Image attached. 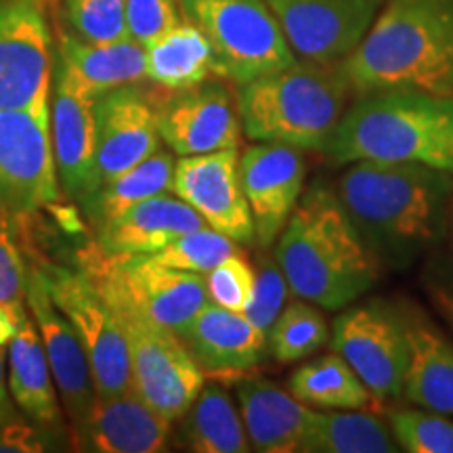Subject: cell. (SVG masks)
Here are the masks:
<instances>
[{
    "instance_id": "6da1fadb",
    "label": "cell",
    "mask_w": 453,
    "mask_h": 453,
    "mask_svg": "<svg viewBox=\"0 0 453 453\" xmlns=\"http://www.w3.org/2000/svg\"><path fill=\"white\" fill-rule=\"evenodd\" d=\"M336 196L380 263L405 269L447 235L453 174L410 162H353Z\"/></svg>"
},
{
    "instance_id": "7a4b0ae2",
    "label": "cell",
    "mask_w": 453,
    "mask_h": 453,
    "mask_svg": "<svg viewBox=\"0 0 453 453\" xmlns=\"http://www.w3.org/2000/svg\"><path fill=\"white\" fill-rule=\"evenodd\" d=\"M275 260L294 296L319 309L350 307L380 281L382 263L327 187L300 197L280 234Z\"/></svg>"
},
{
    "instance_id": "3957f363",
    "label": "cell",
    "mask_w": 453,
    "mask_h": 453,
    "mask_svg": "<svg viewBox=\"0 0 453 453\" xmlns=\"http://www.w3.org/2000/svg\"><path fill=\"white\" fill-rule=\"evenodd\" d=\"M342 65L357 95H453V0H387Z\"/></svg>"
},
{
    "instance_id": "277c9868",
    "label": "cell",
    "mask_w": 453,
    "mask_h": 453,
    "mask_svg": "<svg viewBox=\"0 0 453 453\" xmlns=\"http://www.w3.org/2000/svg\"><path fill=\"white\" fill-rule=\"evenodd\" d=\"M336 164L410 162L453 174V95L380 90L347 107L326 147Z\"/></svg>"
},
{
    "instance_id": "5b68a950",
    "label": "cell",
    "mask_w": 453,
    "mask_h": 453,
    "mask_svg": "<svg viewBox=\"0 0 453 453\" xmlns=\"http://www.w3.org/2000/svg\"><path fill=\"white\" fill-rule=\"evenodd\" d=\"M353 93L342 64L296 59L292 65L242 84V128L257 143L324 150L336 133Z\"/></svg>"
},
{
    "instance_id": "8992f818",
    "label": "cell",
    "mask_w": 453,
    "mask_h": 453,
    "mask_svg": "<svg viewBox=\"0 0 453 453\" xmlns=\"http://www.w3.org/2000/svg\"><path fill=\"white\" fill-rule=\"evenodd\" d=\"M81 271L116 313L179 334L211 303L206 275L187 273L147 254H110L95 243Z\"/></svg>"
},
{
    "instance_id": "52a82bcc",
    "label": "cell",
    "mask_w": 453,
    "mask_h": 453,
    "mask_svg": "<svg viewBox=\"0 0 453 453\" xmlns=\"http://www.w3.org/2000/svg\"><path fill=\"white\" fill-rule=\"evenodd\" d=\"M185 21L200 27L214 73L237 87L292 65L296 55L267 0H179Z\"/></svg>"
},
{
    "instance_id": "ba28073f",
    "label": "cell",
    "mask_w": 453,
    "mask_h": 453,
    "mask_svg": "<svg viewBox=\"0 0 453 453\" xmlns=\"http://www.w3.org/2000/svg\"><path fill=\"white\" fill-rule=\"evenodd\" d=\"M41 269L50 298L67 317L87 350L97 396L133 390L127 334L105 298L95 290L82 271L53 263H44Z\"/></svg>"
},
{
    "instance_id": "9c48e42d",
    "label": "cell",
    "mask_w": 453,
    "mask_h": 453,
    "mask_svg": "<svg viewBox=\"0 0 453 453\" xmlns=\"http://www.w3.org/2000/svg\"><path fill=\"white\" fill-rule=\"evenodd\" d=\"M332 347L349 361L378 405L403 396L410 340L401 309L382 303L342 309L332 324Z\"/></svg>"
},
{
    "instance_id": "30bf717a",
    "label": "cell",
    "mask_w": 453,
    "mask_h": 453,
    "mask_svg": "<svg viewBox=\"0 0 453 453\" xmlns=\"http://www.w3.org/2000/svg\"><path fill=\"white\" fill-rule=\"evenodd\" d=\"M57 196L50 101L0 110V206L17 217L50 206Z\"/></svg>"
},
{
    "instance_id": "8fae6325",
    "label": "cell",
    "mask_w": 453,
    "mask_h": 453,
    "mask_svg": "<svg viewBox=\"0 0 453 453\" xmlns=\"http://www.w3.org/2000/svg\"><path fill=\"white\" fill-rule=\"evenodd\" d=\"M116 315L128 340L133 390L170 422L180 420L202 393L206 373L174 332Z\"/></svg>"
},
{
    "instance_id": "7c38bea8",
    "label": "cell",
    "mask_w": 453,
    "mask_h": 453,
    "mask_svg": "<svg viewBox=\"0 0 453 453\" xmlns=\"http://www.w3.org/2000/svg\"><path fill=\"white\" fill-rule=\"evenodd\" d=\"M296 59L342 64L387 0H267Z\"/></svg>"
},
{
    "instance_id": "4fadbf2b",
    "label": "cell",
    "mask_w": 453,
    "mask_h": 453,
    "mask_svg": "<svg viewBox=\"0 0 453 453\" xmlns=\"http://www.w3.org/2000/svg\"><path fill=\"white\" fill-rule=\"evenodd\" d=\"M50 101V34L44 0H0V110Z\"/></svg>"
},
{
    "instance_id": "5bb4252c",
    "label": "cell",
    "mask_w": 453,
    "mask_h": 453,
    "mask_svg": "<svg viewBox=\"0 0 453 453\" xmlns=\"http://www.w3.org/2000/svg\"><path fill=\"white\" fill-rule=\"evenodd\" d=\"M26 304L47 350L50 373H53L55 387L59 390L61 403L72 426L73 445L81 449L90 410L97 399L87 350L67 317L57 309L50 298L41 267L27 269Z\"/></svg>"
},
{
    "instance_id": "9a60e30c",
    "label": "cell",
    "mask_w": 453,
    "mask_h": 453,
    "mask_svg": "<svg viewBox=\"0 0 453 453\" xmlns=\"http://www.w3.org/2000/svg\"><path fill=\"white\" fill-rule=\"evenodd\" d=\"M156 122L160 139L177 156L237 150L242 143L237 99L220 82L156 95Z\"/></svg>"
},
{
    "instance_id": "2e32d148",
    "label": "cell",
    "mask_w": 453,
    "mask_h": 453,
    "mask_svg": "<svg viewBox=\"0 0 453 453\" xmlns=\"http://www.w3.org/2000/svg\"><path fill=\"white\" fill-rule=\"evenodd\" d=\"M170 191L189 203L203 223L237 243L257 240L254 220L240 183L237 150L180 156Z\"/></svg>"
},
{
    "instance_id": "e0dca14e",
    "label": "cell",
    "mask_w": 453,
    "mask_h": 453,
    "mask_svg": "<svg viewBox=\"0 0 453 453\" xmlns=\"http://www.w3.org/2000/svg\"><path fill=\"white\" fill-rule=\"evenodd\" d=\"M95 157L104 183L160 150L156 95L137 84L107 90L95 99Z\"/></svg>"
},
{
    "instance_id": "ac0fdd59",
    "label": "cell",
    "mask_w": 453,
    "mask_h": 453,
    "mask_svg": "<svg viewBox=\"0 0 453 453\" xmlns=\"http://www.w3.org/2000/svg\"><path fill=\"white\" fill-rule=\"evenodd\" d=\"M307 162L303 150L283 143L250 145L240 156V183L263 248L275 243L303 197Z\"/></svg>"
},
{
    "instance_id": "d6986e66",
    "label": "cell",
    "mask_w": 453,
    "mask_h": 453,
    "mask_svg": "<svg viewBox=\"0 0 453 453\" xmlns=\"http://www.w3.org/2000/svg\"><path fill=\"white\" fill-rule=\"evenodd\" d=\"M95 99L87 97L64 73L57 72L50 107V134L57 177L64 191L87 211L99 194L101 180L95 157Z\"/></svg>"
},
{
    "instance_id": "ffe728a7",
    "label": "cell",
    "mask_w": 453,
    "mask_h": 453,
    "mask_svg": "<svg viewBox=\"0 0 453 453\" xmlns=\"http://www.w3.org/2000/svg\"><path fill=\"white\" fill-rule=\"evenodd\" d=\"M177 336L203 373L250 372L267 353L263 332L242 311L219 307L212 300Z\"/></svg>"
},
{
    "instance_id": "44dd1931",
    "label": "cell",
    "mask_w": 453,
    "mask_h": 453,
    "mask_svg": "<svg viewBox=\"0 0 453 453\" xmlns=\"http://www.w3.org/2000/svg\"><path fill=\"white\" fill-rule=\"evenodd\" d=\"M235 395L254 451L304 453L317 410L265 378H246L237 384Z\"/></svg>"
},
{
    "instance_id": "7402d4cb",
    "label": "cell",
    "mask_w": 453,
    "mask_h": 453,
    "mask_svg": "<svg viewBox=\"0 0 453 453\" xmlns=\"http://www.w3.org/2000/svg\"><path fill=\"white\" fill-rule=\"evenodd\" d=\"M173 422L134 390L97 396L81 443L84 451L157 453L166 449Z\"/></svg>"
},
{
    "instance_id": "603a6c76",
    "label": "cell",
    "mask_w": 453,
    "mask_h": 453,
    "mask_svg": "<svg viewBox=\"0 0 453 453\" xmlns=\"http://www.w3.org/2000/svg\"><path fill=\"white\" fill-rule=\"evenodd\" d=\"M203 225V219L189 203L160 194L99 226L97 246L110 254H156Z\"/></svg>"
},
{
    "instance_id": "cb8c5ba5",
    "label": "cell",
    "mask_w": 453,
    "mask_h": 453,
    "mask_svg": "<svg viewBox=\"0 0 453 453\" xmlns=\"http://www.w3.org/2000/svg\"><path fill=\"white\" fill-rule=\"evenodd\" d=\"M57 72L90 99L107 90L145 81V47L133 38L120 42H87L61 36Z\"/></svg>"
},
{
    "instance_id": "d4e9b609",
    "label": "cell",
    "mask_w": 453,
    "mask_h": 453,
    "mask_svg": "<svg viewBox=\"0 0 453 453\" xmlns=\"http://www.w3.org/2000/svg\"><path fill=\"white\" fill-rule=\"evenodd\" d=\"M410 365L403 395L420 410L453 416V340L418 311H403Z\"/></svg>"
},
{
    "instance_id": "484cf974",
    "label": "cell",
    "mask_w": 453,
    "mask_h": 453,
    "mask_svg": "<svg viewBox=\"0 0 453 453\" xmlns=\"http://www.w3.org/2000/svg\"><path fill=\"white\" fill-rule=\"evenodd\" d=\"M9 393L15 405L41 428L59 430L61 407L38 327L26 315L9 344Z\"/></svg>"
},
{
    "instance_id": "4316f807",
    "label": "cell",
    "mask_w": 453,
    "mask_h": 453,
    "mask_svg": "<svg viewBox=\"0 0 453 453\" xmlns=\"http://www.w3.org/2000/svg\"><path fill=\"white\" fill-rule=\"evenodd\" d=\"M180 445L196 453H248L252 449L242 413L229 393L208 384L180 418Z\"/></svg>"
},
{
    "instance_id": "83f0119b",
    "label": "cell",
    "mask_w": 453,
    "mask_h": 453,
    "mask_svg": "<svg viewBox=\"0 0 453 453\" xmlns=\"http://www.w3.org/2000/svg\"><path fill=\"white\" fill-rule=\"evenodd\" d=\"M214 73V55L208 38L189 21L145 47V78L160 88L180 90L208 81Z\"/></svg>"
},
{
    "instance_id": "f1b7e54d",
    "label": "cell",
    "mask_w": 453,
    "mask_h": 453,
    "mask_svg": "<svg viewBox=\"0 0 453 453\" xmlns=\"http://www.w3.org/2000/svg\"><path fill=\"white\" fill-rule=\"evenodd\" d=\"M288 388L298 401L313 410H365L373 403L370 390L336 350L296 367Z\"/></svg>"
},
{
    "instance_id": "f546056e",
    "label": "cell",
    "mask_w": 453,
    "mask_h": 453,
    "mask_svg": "<svg viewBox=\"0 0 453 453\" xmlns=\"http://www.w3.org/2000/svg\"><path fill=\"white\" fill-rule=\"evenodd\" d=\"M395 434L380 418L357 410L315 411L304 453H393Z\"/></svg>"
},
{
    "instance_id": "4dcf8cb0",
    "label": "cell",
    "mask_w": 453,
    "mask_h": 453,
    "mask_svg": "<svg viewBox=\"0 0 453 453\" xmlns=\"http://www.w3.org/2000/svg\"><path fill=\"white\" fill-rule=\"evenodd\" d=\"M174 174V160L168 151L157 150L137 166L128 168L120 177L101 185L99 194L87 208L88 217L95 225L104 226L111 220L120 219L124 212L137 206L143 200L160 196L170 189Z\"/></svg>"
},
{
    "instance_id": "1f68e13d",
    "label": "cell",
    "mask_w": 453,
    "mask_h": 453,
    "mask_svg": "<svg viewBox=\"0 0 453 453\" xmlns=\"http://www.w3.org/2000/svg\"><path fill=\"white\" fill-rule=\"evenodd\" d=\"M330 340V326L319 307L309 300H294L286 304L269 327V353L280 364H294L315 355Z\"/></svg>"
},
{
    "instance_id": "d6a6232c",
    "label": "cell",
    "mask_w": 453,
    "mask_h": 453,
    "mask_svg": "<svg viewBox=\"0 0 453 453\" xmlns=\"http://www.w3.org/2000/svg\"><path fill=\"white\" fill-rule=\"evenodd\" d=\"M240 252V243L226 237L212 226L203 225L200 229L180 235L173 243L156 254H147L166 267L187 271V273L206 275L229 258L231 254Z\"/></svg>"
},
{
    "instance_id": "836d02e7",
    "label": "cell",
    "mask_w": 453,
    "mask_h": 453,
    "mask_svg": "<svg viewBox=\"0 0 453 453\" xmlns=\"http://www.w3.org/2000/svg\"><path fill=\"white\" fill-rule=\"evenodd\" d=\"M399 449L407 453H453V420L428 410H396L390 413Z\"/></svg>"
},
{
    "instance_id": "e575fe53",
    "label": "cell",
    "mask_w": 453,
    "mask_h": 453,
    "mask_svg": "<svg viewBox=\"0 0 453 453\" xmlns=\"http://www.w3.org/2000/svg\"><path fill=\"white\" fill-rule=\"evenodd\" d=\"M65 15L87 42L128 41L127 0H65Z\"/></svg>"
},
{
    "instance_id": "d590c367",
    "label": "cell",
    "mask_w": 453,
    "mask_h": 453,
    "mask_svg": "<svg viewBox=\"0 0 453 453\" xmlns=\"http://www.w3.org/2000/svg\"><path fill=\"white\" fill-rule=\"evenodd\" d=\"M257 271L242 250L231 254L223 263L217 265L211 273H206L208 296L219 307L231 311H246L254 294Z\"/></svg>"
},
{
    "instance_id": "8d00e7d4",
    "label": "cell",
    "mask_w": 453,
    "mask_h": 453,
    "mask_svg": "<svg viewBox=\"0 0 453 453\" xmlns=\"http://www.w3.org/2000/svg\"><path fill=\"white\" fill-rule=\"evenodd\" d=\"M15 214L0 206V304L26 309L27 267L13 226Z\"/></svg>"
},
{
    "instance_id": "74e56055",
    "label": "cell",
    "mask_w": 453,
    "mask_h": 453,
    "mask_svg": "<svg viewBox=\"0 0 453 453\" xmlns=\"http://www.w3.org/2000/svg\"><path fill=\"white\" fill-rule=\"evenodd\" d=\"M183 19L179 0H127L128 36L143 47L183 24Z\"/></svg>"
},
{
    "instance_id": "f35d334b",
    "label": "cell",
    "mask_w": 453,
    "mask_h": 453,
    "mask_svg": "<svg viewBox=\"0 0 453 453\" xmlns=\"http://www.w3.org/2000/svg\"><path fill=\"white\" fill-rule=\"evenodd\" d=\"M288 294H290V286H288L286 275H283L277 260L263 258L257 271L252 300L243 313H246L248 319L254 321L260 330L269 332V327L273 326L277 315L281 313Z\"/></svg>"
},
{
    "instance_id": "ab89813d",
    "label": "cell",
    "mask_w": 453,
    "mask_h": 453,
    "mask_svg": "<svg viewBox=\"0 0 453 453\" xmlns=\"http://www.w3.org/2000/svg\"><path fill=\"white\" fill-rule=\"evenodd\" d=\"M49 441L38 428L21 422L19 418L0 422V453H41L47 451Z\"/></svg>"
},
{
    "instance_id": "60d3db41",
    "label": "cell",
    "mask_w": 453,
    "mask_h": 453,
    "mask_svg": "<svg viewBox=\"0 0 453 453\" xmlns=\"http://www.w3.org/2000/svg\"><path fill=\"white\" fill-rule=\"evenodd\" d=\"M26 309H15L7 307V304H0V349L9 347L11 340L15 338L21 321H24L27 315Z\"/></svg>"
},
{
    "instance_id": "b9f144b4",
    "label": "cell",
    "mask_w": 453,
    "mask_h": 453,
    "mask_svg": "<svg viewBox=\"0 0 453 453\" xmlns=\"http://www.w3.org/2000/svg\"><path fill=\"white\" fill-rule=\"evenodd\" d=\"M430 296L434 300V307L439 309V313L445 317V321L453 330V280L437 283V286L433 288V294H430Z\"/></svg>"
},
{
    "instance_id": "7bdbcfd3",
    "label": "cell",
    "mask_w": 453,
    "mask_h": 453,
    "mask_svg": "<svg viewBox=\"0 0 453 453\" xmlns=\"http://www.w3.org/2000/svg\"><path fill=\"white\" fill-rule=\"evenodd\" d=\"M0 350H3V349H0ZM15 418H17V413H15V401L11 399L7 376H4L3 353H0V422L15 420Z\"/></svg>"
},
{
    "instance_id": "ee69618b",
    "label": "cell",
    "mask_w": 453,
    "mask_h": 453,
    "mask_svg": "<svg viewBox=\"0 0 453 453\" xmlns=\"http://www.w3.org/2000/svg\"><path fill=\"white\" fill-rule=\"evenodd\" d=\"M447 237H449V243L453 248V200H451V206H449V219H447Z\"/></svg>"
}]
</instances>
